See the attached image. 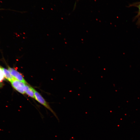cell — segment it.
<instances>
[{
  "instance_id": "6da1fadb",
  "label": "cell",
  "mask_w": 140,
  "mask_h": 140,
  "mask_svg": "<svg viewBox=\"0 0 140 140\" xmlns=\"http://www.w3.org/2000/svg\"><path fill=\"white\" fill-rule=\"evenodd\" d=\"M33 89L34 93V99L39 102L51 111L57 118L55 113L41 95L33 88Z\"/></svg>"
},
{
  "instance_id": "7a4b0ae2",
  "label": "cell",
  "mask_w": 140,
  "mask_h": 140,
  "mask_svg": "<svg viewBox=\"0 0 140 140\" xmlns=\"http://www.w3.org/2000/svg\"><path fill=\"white\" fill-rule=\"evenodd\" d=\"M11 83L12 87L16 90L22 94H25L24 87L26 84L16 79L13 80Z\"/></svg>"
},
{
  "instance_id": "3957f363",
  "label": "cell",
  "mask_w": 140,
  "mask_h": 140,
  "mask_svg": "<svg viewBox=\"0 0 140 140\" xmlns=\"http://www.w3.org/2000/svg\"><path fill=\"white\" fill-rule=\"evenodd\" d=\"M8 69L12 76L16 80L27 84V83L22 74L13 68L8 67Z\"/></svg>"
},
{
  "instance_id": "277c9868",
  "label": "cell",
  "mask_w": 140,
  "mask_h": 140,
  "mask_svg": "<svg viewBox=\"0 0 140 140\" xmlns=\"http://www.w3.org/2000/svg\"><path fill=\"white\" fill-rule=\"evenodd\" d=\"M25 93L34 99V93L33 88L25 84L24 87Z\"/></svg>"
},
{
  "instance_id": "5b68a950",
  "label": "cell",
  "mask_w": 140,
  "mask_h": 140,
  "mask_svg": "<svg viewBox=\"0 0 140 140\" xmlns=\"http://www.w3.org/2000/svg\"><path fill=\"white\" fill-rule=\"evenodd\" d=\"M4 77L10 82L16 79L11 75L8 69L2 68Z\"/></svg>"
},
{
  "instance_id": "8992f818",
  "label": "cell",
  "mask_w": 140,
  "mask_h": 140,
  "mask_svg": "<svg viewBox=\"0 0 140 140\" xmlns=\"http://www.w3.org/2000/svg\"><path fill=\"white\" fill-rule=\"evenodd\" d=\"M135 5L138 8V10L137 15L134 18L133 20H137L136 24L138 27H140V2L138 5Z\"/></svg>"
},
{
  "instance_id": "52a82bcc",
  "label": "cell",
  "mask_w": 140,
  "mask_h": 140,
  "mask_svg": "<svg viewBox=\"0 0 140 140\" xmlns=\"http://www.w3.org/2000/svg\"><path fill=\"white\" fill-rule=\"evenodd\" d=\"M4 77L2 68L0 67V82L3 80Z\"/></svg>"
}]
</instances>
